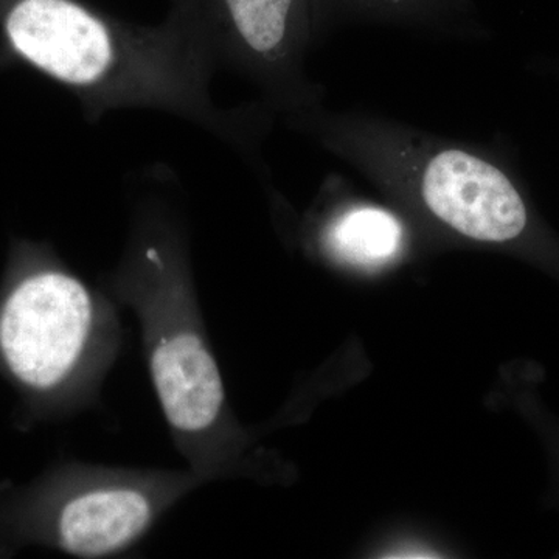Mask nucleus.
<instances>
[{"label":"nucleus","instance_id":"1","mask_svg":"<svg viewBox=\"0 0 559 559\" xmlns=\"http://www.w3.org/2000/svg\"><path fill=\"white\" fill-rule=\"evenodd\" d=\"M5 32L21 58L79 95L87 116L165 110L240 146L252 145L263 128L255 114L213 105L209 84L218 55L198 28H132L76 0H17Z\"/></svg>","mask_w":559,"mask_h":559},{"label":"nucleus","instance_id":"2","mask_svg":"<svg viewBox=\"0 0 559 559\" xmlns=\"http://www.w3.org/2000/svg\"><path fill=\"white\" fill-rule=\"evenodd\" d=\"M106 290L138 319L151 382L187 469L204 484L226 476L240 457L241 430L202 318L186 231L168 210H140Z\"/></svg>","mask_w":559,"mask_h":559},{"label":"nucleus","instance_id":"3","mask_svg":"<svg viewBox=\"0 0 559 559\" xmlns=\"http://www.w3.org/2000/svg\"><path fill=\"white\" fill-rule=\"evenodd\" d=\"M288 120L384 193L459 237L507 245L527 231L528 209L514 179L469 143L323 106Z\"/></svg>","mask_w":559,"mask_h":559},{"label":"nucleus","instance_id":"4","mask_svg":"<svg viewBox=\"0 0 559 559\" xmlns=\"http://www.w3.org/2000/svg\"><path fill=\"white\" fill-rule=\"evenodd\" d=\"M121 345L119 304L66 267L20 278L0 308V358L11 377L83 411L97 403Z\"/></svg>","mask_w":559,"mask_h":559},{"label":"nucleus","instance_id":"5","mask_svg":"<svg viewBox=\"0 0 559 559\" xmlns=\"http://www.w3.org/2000/svg\"><path fill=\"white\" fill-rule=\"evenodd\" d=\"M323 13L322 0H218L213 46L289 119L323 105V87L305 72Z\"/></svg>","mask_w":559,"mask_h":559},{"label":"nucleus","instance_id":"6","mask_svg":"<svg viewBox=\"0 0 559 559\" xmlns=\"http://www.w3.org/2000/svg\"><path fill=\"white\" fill-rule=\"evenodd\" d=\"M404 246L403 221L370 202L348 200L334 204L319 229L323 255L353 270H384L400 259Z\"/></svg>","mask_w":559,"mask_h":559},{"label":"nucleus","instance_id":"7","mask_svg":"<svg viewBox=\"0 0 559 559\" xmlns=\"http://www.w3.org/2000/svg\"><path fill=\"white\" fill-rule=\"evenodd\" d=\"M322 5L325 13L352 21L476 35V10L471 0H322Z\"/></svg>","mask_w":559,"mask_h":559}]
</instances>
